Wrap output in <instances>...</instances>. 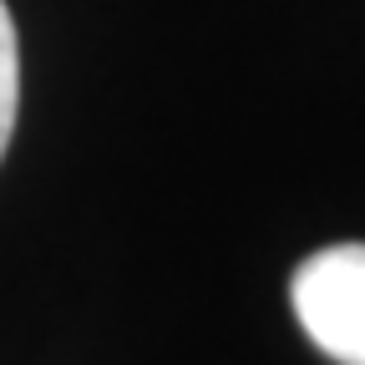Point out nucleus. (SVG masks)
Masks as SVG:
<instances>
[{"mask_svg":"<svg viewBox=\"0 0 365 365\" xmlns=\"http://www.w3.org/2000/svg\"><path fill=\"white\" fill-rule=\"evenodd\" d=\"M289 304L319 355L335 365H365V244L309 254L289 279Z\"/></svg>","mask_w":365,"mask_h":365,"instance_id":"1","label":"nucleus"},{"mask_svg":"<svg viewBox=\"0 0 365 365\" xmlns=\"http://www.w3.org/2000/svg\"><path fill=\"white\" fill-rule=\"evenodd\" d=\"M16 107H21V46H16L11 6L0 0V158H6L16 132Z\"/></svg>","mask_w":365,"mask_h":365,"instance_id":"2","label":"nucleus"}]
</instances>
